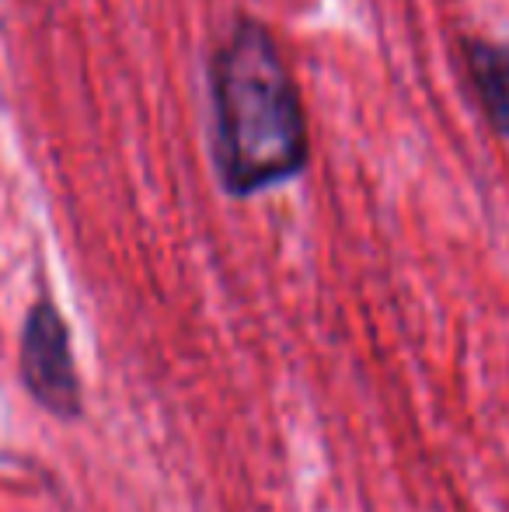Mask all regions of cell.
Segmentation results:
<instances>
[{
    "label": "cell",
    "instance_id": "1",
    "mask_svg": "<svg viewBox=\"0 0 509 512\" xmlns=\"http://www.w3.org/2000/svg\"><path fill=\"white\" fill-rule=\"evenodd\" d=\"M213 154L227 196L248 199L307 168L300 91L265 25L241 18L210 63Z\"/></svg>",
    "mask_w": 509,
    "mask_h": 512
},
{
    "label": "cell",
    "instance_id": "2",
    "mask_svg": "<svg viewBox=\"0 0 509 512\" xmlns=\"http://www.w3.org/2000/svg\"><path fill=\"white\" fill-rule=\"evenodd\" d=\"M21 384L46 411L56 418L81 415V380H77L70 331L60 310L49 300L35 304L21 331Z\"/></svg>",
    "mask_w": 509,
    "mask_h": 512
},
{
    "label": "cell",
    "instance_id": "3",
    "mask_svg": "<svg viewBox=\"0 0 509 512\" xmlns=\"http://www.w3.org/2000/svg\"><path fill=\"white\" fill-rule=\"evenodd\" d=\"M464 63L489 122L509 136V49L485 39L464 42Z\"/></svg>",
    "mask_w": 509,
    "mask_h": 512
}]
</instances>
